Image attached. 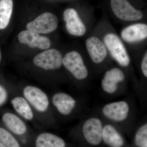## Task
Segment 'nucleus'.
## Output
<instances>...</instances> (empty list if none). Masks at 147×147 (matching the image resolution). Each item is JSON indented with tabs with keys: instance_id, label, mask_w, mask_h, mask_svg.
<instances>
[{
	"instance_id": "19",
	"label": "nucleus",
	"mask_w": 147,
	"mask_h": 147,
	"mask_svg": "<svg viewBox=\"0 0 147 147\" xmlns=\"http://www.w3.org/2000/svg\"><path fill=\"white\" fill-rule=\"evenodd\" d=\"M12 0H0V29L5 28L9 24L13 10Z\"/></svg>"
},
{
	"instance_id": "2",
	"label": "nucleus",
	"mask_w": 147,
	"mask_h": 147,
	"mask_svg": "<svg viewBox=\"0 0 147 147\" xmlns=\"http://www.w3.org/2000/svg\"><path fill=\"white\" fill-rule=\"evenodd\" d=\"M58 25L57 16L50 12H45L28 23L26 28L28 30L38 34H45L54 31L57 28Z\"/></svg>"
},
{
	"instance_id": "13",
	"label": "nucleus",
	"mask_w": 147,
	"mask_h": 147,
	"mask_svg": "<svg viewBox=\"0 0 147 147\" xmlns=\"http://www.w3.org/2000/svg\"><path fill=\"white\" fill-rule=\"evenodd\" d=\"M122 38L128 42L140 41L146 38L147 25L137 24L131 25L123 29L121 33Z\"/></svg>"
},
{
	"instance_id": "5",
	"label": "nucleus",
	"mask_w": 147,
	"mask_h": 147,
	"mask_svg": "<svg viewBox=\"0 0 147 147\" xmlns=\"http://www.w3.org/2000/svg\"><path fill=\"white\" fill-rule=\"evenodd\" d=\"M111 6L115 16L123 21H137L143 17L142 12L136 10L127 0H111Z\"/></svg>"
},
{
	"instance_id": "6",
	"label": "nucleus",
	"mask_w": 147,
	"mask_h": 147,
	"mask_svg": "<svg viewBox=\"0 0 147 147\" xmlns=\"http://www.w3.org/2000/svg\"><path fill=\"white\" fill-rule=\"evenodd\" d=\"M102 125L99 119L92 118L84 123L83 133L85 139L91 145L97 146L102 140Z\"/></svg>"
},
{
	"instance_id": "1",
	"label": "nucleus",
	"mask_w": 147,
	"mask_h": 147,
	"mask_svg": "<svg viewBox=\"0 0 147 147\" xmlns=\"http://www.w3.org/2000/svg\"><path fill=\"white\" fill-rule=\"evenodd\" d=\"M103 41L112 57L121 66L126 67L129 65V56L118 36L114 34H108L104 37Z\"/></svg>"
},
{
	"instance_id": "17",
	"label": "nucleus",
	"mask_w": 147,
	"mask_h": 147,
	"mask_svg": "<svg viewBox=\"0 0 147 147\" xmlns=\"http://www.w3.org/2000/svg\"><path fill=\"white\" fill-rule=\"evenodd\" d=\"M3 120L6 126L14 134L23 135L26 131L27 127L25 123L12 113H5L3 116Z\"/></svg>"
},
{
	"instance_id": "14",
	"label": "nucleus",
	"mask_w": 147,
	"mask_h": 147,
	"mask_svg": "<svg viewBox=\"0 0 147 147\" xmlns=\"http://www.w3.org/2000/svg\"><path fill=\"white\" fill-rule=\"evenodd\" d=\"M53 102L61 114L69 115L73 110L76 101L71 96L65 93H58L53 96Z\"/></svg>"
},
{
	"instance_id": "4",
	"label": "nucleus",
	"mask_w": 147,
	"mask_h": 147,
	"mask_svg": "<svg viewBox=\"0 0 147 147\" xmlns=\"http://www.w3.org/2000/svg\"><path fill=\"white\" fill-rule=\"evenodd\" d=\"M62 63L76 79L83 80L88 76L87 67L78 52L72 51L67 53L63 59Z\"/></svg>"
},
{
	"instance_id": "22",
	"label": "nucleus",
	"mask_w": 147,
	"mask_h": 147,
	"mask_svg": "<svg viewBox=\"0 0 147 147\" xmlns=\"http://www.w3.org/2000/svg\"><path fill=\"white\" fill-rule=\"evenodd\" d=\"M7 98V92L3 87L0 85V105L3 104Z\"/></svg>"
},
{
	"instance_id": "20",
	"label": "nucleus",
	"mask_w": 147,
	"mask_h": 147,
	"mask_svg": "<svg viewBox=\"0 0 147 147\" xmlns=\"http://www.w3.org/2000/svg\"><path fill=\"white\" fill-rule=\"evenodd\" d=\"M0 142L6 147H20L14 137L5 129L0 127Z\"/></svg>"
},
{
	"instance_id": "15",
	"label": "nucleus",
	"mask_w": 147,
	"mask_h": 147,
	"mask_svg": "<svg viewBox=\"0 0 147 147\" xmlns=\"http://www.w3.org/2000/svg\"><path fill=\"white\" fill-rule=\"evenodd\" d=\"M102 139L111 147H122L124 144L123 138L115 128L110 125H105L102 128Z\"/></svg>"
},
{
	"instance_id": "24",
	"label": "nucleus",
	"mask_w": 147,
	"mask_h": 147,
	"mask_svg": "<svg viewBox=\"0 0 147 147\" xmlns=\"http://www.w3.org/2000/svg\"><path fill=\"white\" fill-rule=\"evenodd\" d=\"M0 147H6L2 143L0 142Z\"/></svg>"
},
{
	"instance_id": "10",
	"label": "nucleus",
	"mask_w": 147,
	"mask_h": 147,
	"mask_svg": "<svg viewBox=\"0 0 147 147\" xmlns=\"http://www.w3.org/2000/svg\"><path fill=\"white\" fill-rule=\"evenodd\" d=\"M102 113L105 117L115 121H121L128 116L129 107L125 101L112 102L103 107Z\"/></svg>"
},
{
	"instance_id": "8",
	"label": "nucleus",
	"mask_w": 147,
	"mask_h": 147,
	"mask_svg": "<svg viewBox=\"0 0 147 147\" xmlns=\"http://www.w3.org/2000/svg\"><path fill=\"white\" fill-rule=\"evenodd\" d=\"M63 19L66 28L69 34L76 36H82L86 32V28L74 9L68 8L64 11Z\"/></svg>"
},
{
	"instance_id": "16",
	"label": "nucleus",
	"mask_w": 147,
	"mask_h": 147,
	"mask_svg": "<svg viewBox=\"0 0 147 147\" xmlns=\"http://www.w3.org/2000/svg\"><path fill=\"white\" fill-rule=\"evenodd\" d=\"M36 147H65V143L60 137L45 132L39 134L35 142Z\"/></svg>"
},
{
	"instance_id": "25",
	"label": "nucleus",
	"mask_w": 147,
	"mask_h": 147,
	"mask_svg": "<svg viewBox=\"0 0 147 147\" xmlns=\"http://www.w3.org/2000/svg\"><path fill=\"white\" fill-rule=\"evenodd\" d=\"M0 60H1V54H0Z\"/></svg>"
},
{
	"instance_id": "9",
	"label": "nucleus",
	"mask_w": 147,
	"mask_h": 147,
	"mask_svg": "<svg viewBox=\"0 0 147 147\" xmlns=\"http://www.w3.org/2000/svg\"><path fill=\"white\" fill-rule=\"evenodd\" d=\"M18 39L21 43L26 44L31 48L37 47L46 50L51 45L50 40L47 37L41 36L39 34L28 30L20 32L18 35Z\"/></svg>"
},
{
	"instance_id": "21",
	"label": "nucleus",
	"mask_w": 147,
	"mask_h": 147,
	"mask_svg": "<svg viewBox=\"0 0 147 147\" xmlns=\"http://www.w3.org/2000/svg\"><path fill=\"white\" fill-rule=\"evenodd\" d=\"M135 144L139 147L147 146V124L141 127L136 133Z\"/></svg>"
},
{
	"instance_id": "23",
	"label": "nucleus",
	"mask_w": 147,
	"mask_h": 147,
	"mask_svg": "<svg viewBox=\"0 0 147 147\" xmlns=\"http://www.w3.org/2000/svg\"><path fill=\"white\" fill-rule=\"evenodd\" d=\"M147 53H146L142 63V69L143 74L146 77H147Z\"/></svg>"
},
{
	"instance_id": "3",
	"label": "nucleus",
	"mask_w": 147,
	"mask_h": 147,
	"mask_svg": "<svg viewBox=\"0 0 147 147\" xmlns=\"http://www.w3.org/2000/svg\"><path fill=\"white\" fill-rule=\"evenodd\" d=\"M62 55L59 51L52 49L40 53L34 57V63L45 70H55L60 68L62 65Z\"/></svg>"
},
{
	"instance_id": "18",
	"label": "nucleus",
	"mask_w": 147,
	"mask_h": 147,
	"mask_svg": "<svg viewBox=\"0 0 147 147\" xmlns=\"http://www.w3.org/2000/svg\"><path fill=\"white\" fill-rule=\"evenodd\" d=\"M11 103L15 110L24 118L31 120L34 115L31 108L26 99L18 96L11 100Z\"/></svg>"
},
{
	"instance_id": "7",
	"label": "nucleus",
	"mask_w": 147,
	"mask_h": 147,
	"mask_svg": "<svg viewBox=\"0 0 147 147\" xmlns=\"http://www.w3.org/2000/svg\"><path fill=\"white\" fill-rule=\"evenodd\" d=\"M25 98L37 110L44 112L49 105V100L46 94L37 87L28 86L24 88Z\"/></svg>"
},
{
	"instance_id": "11",
	"label": "nucleus",
	"mask_w": 147,
	"mask_h": 147,
	"mask_svg": "<svg viewBox=\"0 0 147 147\" xmlns=\"http://www.w3.org/2000/svg\"><path fill=\"white\" fill-rule=\"evenodd\" d=\"M86 47L92 60L95 63H101L107 56L105 44L96 37L92 36L87 39Z\"/></svg>"
},
{
	"instance_id": "12",
	"label": "nucleus",
	"mask_w": 147,
	"mask_h": 147,
	"mask_svg": "<svg viewBox=\"0 0 147 147\" xmlns=\"http://www.w3.org/2000/svg\"><path fill=\"white\" fill-rule=\"evenodd\" d=\"M124 79L123 71L118 68L112 69L105 74L101 83L102 89L108 93H114L117 88V84Z\"/></svg>"
}]
</instances>
